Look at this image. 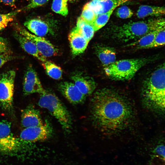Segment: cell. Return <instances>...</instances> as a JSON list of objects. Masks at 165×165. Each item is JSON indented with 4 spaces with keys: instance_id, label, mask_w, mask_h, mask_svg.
Returning <instances> with one entry per match:
<instances>
[{
    "instance_id": "13",
    "label": "cell",
    "mask_w": 165,
    "mask_h": 165,
    "mask_svg": "<svg viewBox=\"0 0 165 165\" xmlns=\"http://www.w3.org/2000/svg\"><path fill=\"white\" fill-rule=\"evenodd\" d=\"M21 120L22 125L24 128L40 126L45 123L38 111L31 106L23 110Z\"/></svg>"
},
{
    "instance_id": "19",
    "label": "cell",
    "mask_w": 165,
    "mask_h": 165,
    "mask_svg": "<svg viewBox=\"0 0 165 165\" xmlns=\"http://www.w3.org/2000/svg\"><path fill=\"white\" fill-rule=\"evenodd\" d=\"M164 28L157 29L149 32L138 40L130 42L126 46L133 50L147 49L153 41L158 32Z\"/></svg>"
},
{
    "instance_id": "11",
    "label": "cell",
    "mask_w": 165,
    "mask_h": 165,
    "mask_svg": "<svg viewBox=\"0 0 165 165\" xmlns=\"http://www.w3.org/2000/svg\"><path fill=\"white\" fill-rule=\"evenodd\" d=\"M59 88L64 97L71 103L77 105L83 103L86 97L72 82H65L60 84Z\"/></svg>"
},
{
    "instance_id": "31",
    "label": "cell",
    "mask_w": 165,
    "mask_h": 165,
    "mask_svg": "<svg viewBox=\"0 0 165 165\" xmlns=\"http://www.w3.org/2000/svg\"><path fill=\"white\" fill-rule=\"evenodd\" d=\"M15 57L12 53H7L0 54V68L6 63L14 59Z\"/></svg>"
},
{
    "instance_id": "4",
    "label": "cell",
    "mask_w": 165,
    "mask_h": 165,
    "mask_svg": "<svg viewBox=\"0 0 165 165\" xmlns=\"http://www.w3.org/2000/svg\"><path fill=\"white\" fill-rule=\"evenodd\" d=\"M158 56L116 61L105 67L106 74L110 78L117 80L131 79L136 72L147 64L158 59Z\"/></svg>"
},
{
    "instance_id": "24",
    "label": "cell",
    "mask_w": 165,
    "mask_h": 165,
    "mask_svg": "<svg viewBox=\"0 0 165 165\" xmlns=\"http://www.w3.org/2000/svg\"><path fill=\"white\" fill-rule=\"evenodd\" d=\"M68 0H53L52 9L54 12L63 16H66L68 13Z\"/></svg>"
},
{
    "instance_id": "23",
    "label": "cell",
    "mask_w": 165,
    "mask_h": 165,
    "mask_svg": "<svg viewBox=\"0 0 165 165\" xmlns=\"http://www.w3.org/2000/svg\"><path fill=\"white\" fill-rule=\"evenodd\" d=\"M114 9H112L107 13L97 15L92 24L95 31L100 29L105 25Z\"/></svg>"
},
{
    "instance_id": "36",
    "label": "cell",
    "mask_w": 165,
    "mask_h": 165,
    "mask_svg": "<svg viewBox=\"0 0 165 165\" xmlns=\"http://www.w3.org/2000/svg\"></svg>"
},
{
    "instance_id": "6",
    "label": "cell",
    "mask_w": 165,
    "mask_h": 165,
    "mask_svg": "<svg viewBox=\"0 0 165 165\" xmlns=\"http://www.w3.org/2000/svg\"><path fill=\"white\" fill-rule=\"evenodd\" d=\"M15 76L16 72L13 70L5 72L0 75V106L8 112L13 108Z\"/></svg>"
},
{
    "instance_id": "15",
    "label": "cell",
    "mask_w": 165,
    "mask_h": 165,
    "mask_svg": "<svg viewBox=\"0 0 165 165\" xmlns=\"http://www.w3.org/2000/svg\"><path fill=\"white\" fill-rule=\"evenodd\" d=\"M68 38L72 53L75 55L82 53L89 42L73 29L69 35Z\"/></svg>"
},
{
    "instance_id": "14",
    "label": "cell",
    "mask_w": 165,
    "mask_h": 165,
    "mask_svg": "<svg viewBox=\"0 0 165 165\" xmlns=\"http://www.w3.org/2000/svg\"><path fill=\"white\" fill-rule=\"evenodd\" d=\"M129 0H91L88 2L89 7L97 15L115 9Z\"/></svg>"
},
{
    "instance_id": "22",
    "label": "cell",
    "mask_w": 165,
    "mask_h": 165,
    "mask_svg": "<svg viewBox=\"0 0 165 165\" xmlns=\"http://www.w3.org/2000/svg\"><path fill=\"white\" fill-rule=\"evenodd\" d=\"M42 63L47 74L50 77L55 79H61L62 72L60 67L46 59Z\"/></svg>"
},
{
    "instance_id": "25",
    "label": "cell",
    "mask_w": 165,
    "mask_h": 165,
    "mask_svg": "<svg viewBox=\"0 0 165 165\" xmlns=\"http://www.w3.org/2000/svg\"><path fill=\"white\" fill-rule=\"evenodd\" d=\"M97 15L86 3L83 7L82 13L79 18L85 22L92 25Z\"/></svg>"
},
{
    "instance_id": "28",
    "label": "cell",
    "mask_w": 165,
    "mask_h": 165,
    "mask_svg": "<svg viewBox=\"0 0 165 165\" xmlns=\"http://www.w3.org/2000/svg\"><path fill=\"white\" fill-rule=\"evenodd\" d=\"M133 14V11L128 7L123 6L118 8L116 13L117 17L123 19L130 18Z\"/></svg>"
},
{
    "instance_id": "2",
    "label": "cell",
    "mask_w": 165,
    "mask_h": 165,
    "mask_svg": "<svg viewBox=\"0 0 165 165\" xmlns=\"http://www.w3.org/2000/svg\"><path fill=\"white\" fill-rule=\"evenodd\" d=\"M165 24L163 18L130 22L110 27L108 36L109 38L119 42H131L152 31L165 28Z\"/></svg>"
},
{
    "instance_id": "16",
    "label": "cell",
    "mask_w": 165,
    "mask_h": 165,
    "mask_svg": "<svg viewBox=\"0 0 165 165\" xmlns=\"http://www.w3.org/2000/svg\"><path fill=\"white\" fill-rule=\"evenodd\" d=\"M14 36L22 48L27 53L37 58L42 62L46 59L39 53L35 43L31 40L17 31Z\"/></svg>"
},
{
    "instance_id": "9",
    "label": "cell",
    "mask_w": 165,
    "mask_h": 165,
    "mask_svg": "<svg viewBox=\"0 0 165 165\" xmlns=\"http://www.w3.org/2000/svg\"><path fill=\"white\" fill-rule=\"evenodd\" d=\"M19 138L14 137L11 132V123L6 120L0 121V151H10L20 145Z\"/></svg>"
},
{
    "instance_id": "1",
    "label": "cell",
    "mask_w": 165,
    "mask_h": 165,
    "mask_svg": "<svg viewBox=\"0 0 165 165\" xmlns=\"http://www.w3.org/2000/svg\"><path fill=\"white\" fill-rule=\"evenodd\" d=\"M93 124L102 132L116 134L126 129L133 118V108L128 99L111 88L98 90L90 102Z\"/></svg>"
},
{
    "instance_id": "29",
    "label": "cell",
    "mask_w": 165,
    "mask_h": 165,
    "mask_svg": "<svg viewBox=\"0 0 165 165\" xmlns=\"http://www.w3.org/2000/svg\"><path fill=\"white\" fill-rule=\"evenodd\" d=\"M12 53L8 40L0 35V54Z\"/></svg>"
},
{
    "instance_id": "21",
    "label": "cell",
    "mask_w": 165,
    "mask_h": 165,
    "mask_svg": "<svg viewBox=\"0 0 165 165\" xmlns=\"http://www.w3.org/2000/svg\"><path fill=\"white\" fill-rule=\"evenodd\" d=\"M90 41L93 37L95 32L92 25L88 24L78 18L76 26L73 29Z\"/></svg>"
},
{
    "instance_id": "17",
    "label": "cell",
    "mask_w": 165,
    "mask_h": 165,
    "mask_svg": "<svg viewBox=\"0 0 165 165\" xmlns=\"http://www.w3.org/2000/svg\"><path fill=\"white\" fill-rule=\"evenodd\" d=\"M24 26L32 34L39 37L46 35L49 32V27L44 21L38 18H33L26 20Z\"/></svg>"
},
{
    "instance_id": "20",
    "label": "cell",
    "mask_w": 165,
    "mask_h": 165,
    "mask_svg": "<svg viewBox=\"0 0 165 165\" xmlns=\"http://www.w3.org/2000/svg\"><path fill=\"white\" fill-rule=\"evenodd\" d=\"M164 14V7L143 5L139 7L137 16L138 18H142L148 16H160Z\"/></svg>"
},
{
    "instance_id": "8",
    "label": "cell",
    "mask_w": 165,
    "mask_h": 165,
    "mask_svg": "<svg viewBox=\"0 0 165 165\" xmlns=\"http://www.w3.org/2000/svg\"><path fill=\"white\" fill-rule=\"evenodd\" d=\"M52 132L50 126L45 123L40 126L24 128L19 138L20 141L28 143L43 141L50 137Z\"/></svg>"
},
{
    "instance_id": "32",
    "label": "cell",
    "mask_w": 165,
    "mask_h": 165,
    "mask_svg": "<svg viewBox=\"0 0 165 165\" xmlns=\"http://www.w3.org/2000/svg\"><path fill=\"white\" fill-rule=\"evenodd\" d=\"M153 153L155 155L165 159V146L164 144H159L154 148Z\"/></svg>"
},
{
    "instance_id": "12",
    "label": "cell",
    "mask_w": 165,
    "mask_h": 165,
    "mask_svg": "<svg viewBox=\"0 0 165 165\" xmlns=\"http://www.w3.org/2000/svg\"><path fill=\"white\" fill-rule=\"evenodd\" d=\"M72 79L74 83L86 97L91 94L96 88L95 82L90 76L77 73L73 75Z\"/></svg>"
},
{
    "instance_id": "30",
    "label": "cell",
    "mask_w": 165,
    "mask_h": 165,
    "mask_svg": "<svg viewBox=\"0 0 165 165\" xmlns=\"http://www.w3.org/2000/svg\"><path fill=\"white\" fill-rule=\"evenodd\" d=\"M49 1V0H31L30 2L22 9L28 10L42 6Z\"/></svg>"
},
{
    "instance_id": "27",
    "label": "cell",
    "mask_w": 165,
    "mask_h": 165,
    "mask_svg": "<svg viewBox=\"0 0 165 165\" xmlns=\"http://www.w3.org/2000/svg\"><path fill=\"white\" fill-rule=\"evenodd\" d=\"M165 28L160 31L156 35L153 41L148 47L147 49L152 48L163 46L165 44Z\"/></svg>"
},
{
    "instance_id": "26",
    "label": "cell",
    "mask_w": 165,
    "mask_h": 165,
    "mask_svg": "<svg viewBox=\"0 0 165 165\" xmlns=\"http://www.w3.org/2000/svg\"><path fill=\"white\" fill-rule=\"evenodd\" d=\"M22 10V9L6 13H0V30L5 28L8 24L12 21L15 16Z\"/></svg>"
},
{
    "instance_id": "7",
    "label": "cell",
    "mask_w": 165,
    "mask_h": 165,
    "mask_svg": "<svg viewBox=\"0 0 165 165\" xmlns=\"http://www.w3.org/2000/svg\"><path fill=\"white\" fill-rule=\"evenodd\" d=\"M15 28L16 31L35 43L39 53L43 57H50L57 54V49L44 37L36 36L19 25L16 26Z\"/></svg>"
},
{
    "instance_id": "33",
    "label": "cell",
    "mask_w": 165,
    "mask_h": 165,
    "mask_svg": "<svg viewBox=\"0 0 165 165\" xmlns=\"http://www.w3.org/2000/svg\"><path fill=\"white\" fill-rule=\"evenodd\" d=\"M16 0H0V2L3 4L9 6L11 7H13L15 6V2Z\"/></svg>"
},
{
    "instance_id": "35",
    "label": "cell",
    "mask_w": 165,
    "mask_h": 165,
    "mask_svg": "<svg viewBox=\"0 0 165 165\" xmlns=\"http://www.w3.org/2000/svg\"><path fill=\"white\" fill-rule=\"evenodd\" d=\"M28 1H31V0H27Z\"/></svg>"
},
{
    "instance_id": "18",
    "label": "cell",
    "mask_w": 165,
    "mask_h": 165,
    "mask_svg": "<svg viewBox=\"0 0 165 165\" xmlns=\"http://www.w3.org/2000/svg\"><path fill=\"white\" fill-rule=\"evenodd\" d=\"M95 51L99 60L105 67L116 61V51L112 47L99 45L96 46Z\"/></svg>"
},
{
    "instance_id": "34",
    "label": "cell",
    "mask_w": 165,
    "mask_h": 165,
    "mask_svg": "<svg viewBox=\"0 0 165 165\" xmlns=\"http://www.w3.org/2000/svg\"><path fill=\"white\" fill-rule=\"evenodd\" d=\"M69 0V1H75V0Z\"/></svg>"
},
{
    "instance_id": "3",
    "label": "cell",
    "mask_w": 165,
    "mask_h": 165,
    "mask_svg": "<svg viewBox=\"0 0 165 165\" xmlns=\"http://www.w3.org/2000/svg\"><path fill=\"white\" fill-rule=\"evenodd\" d=\"M165 64L154 70L144 81L142 94L145 103L149 107L160 111L165 109Z\"/></svg>"
},
{
    "instance_id": "5",
    "label": "cell",
    "mask_w": 165,
    "mask_h": 165,
    "mask_svg": "<svg viewBox=\"0 0 165 165\" xmlns=\"http://www.w3.org/2000/svg\"><path fill=\"white\" fill-rule=\"evenodd\" d=\"M38 104L47 109L58 120L63 129L70 132L72 125L71 116L66 107L54 94L46 92L40 94Z\"/></svg>"
},
{
    "instance_id": "10",
    "label": "cell",
    "mask_w": 165,
    "mask_h": 165,
    "mask_svg": "<svg viewBox=\"0 0 165 165\" xmlns=\"http://www.w3.org/2000/svg\"><path fill=\"white\" fill-rule=\"evenodd\" d=\"M23 90L26 95L34 93L42 94L46 91L43 88L36 71L31 64L28 66L25 74Z\"/></svg>"
}]
</instances>
